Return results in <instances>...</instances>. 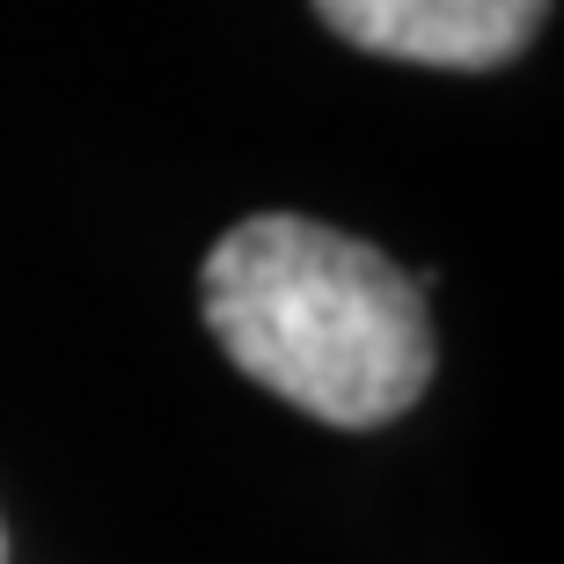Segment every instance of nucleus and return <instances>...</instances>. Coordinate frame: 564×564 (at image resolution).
Masks as SVG:
<instances>
[{"mask_svg":"<svg viewBox=\"0 0 564 564\" xmlns=\"http://www.w3.org/2000/svg\"><path fill=\"white\" fill-rule=\"evenodd\" d=\"M198 301L220 352L257 389L345 433L403 419L433 381L419 279L301 213L235 220L198 272Z\"/></svg>","mask_w":564,"mask_h":564,"instance_id":"obj_1","label":"nucleus"},{"mask_svg":"<svg viewBox=\"0 0 564 564\" xmlns=\"http://www.w3.org/2000/svg\"><path fill=\"white\" fill-rule=\"evenodd\" d=\"M315 15L381 59L484 74L535 44L550 0H315Z\"/></svg>","mask_w":564,"mask_h":564,"instance_id":"obj_2","label":"nucleus"},{"mask_svg":"<svg viewBox=\"0 0 564 564\" xmlns=\"http://www.w3.org/2000/svg\"><path fill=\"white\" fill-rule=\"evenodd\" d=\"M0 564H8V535H0Z\"/></svg>","mask_w":564,"mask_h":564,"instance_id":"obj_3","label":"nucleus"}]
</instances>
